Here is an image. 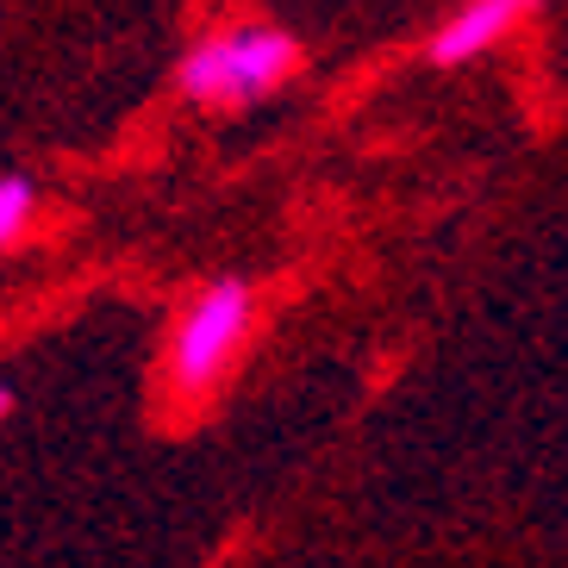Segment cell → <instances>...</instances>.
Wrapping results in <instances>:
<instances>
[{
  "label": "cell",
  "mask_w": 568,
  "mask_h": 568,
  "mask_svg": "<svg viewBox=\"0 0 568 568\" xmlns=\"http://www.w3.org/2000/svg\"><path fill=\"white\" fill-rule=\"evenodd\" d=\"M294 75V38L268 32V26H237V32L206 38L187 57L182 88L194 101H256L268 88H282Z\"/></svg>",
  "instance_id": "6da1fadb"
},
{
  "label": "cell",
  "mask_w": 568,
  "mask_h": 568,
  "mask_svg": "<svg viewBox=\"0 0 568 568\" xmlns=\"http://www.w3.org/2000/svg\"><path fill=\"white\" fill-rule=\"evenodd\" d=\"M26 219H32V182L7 175V182H0V244H13V237L26 232Z\"/></svg>",
  "instance_id": "277c9868"
},
{
  "label": "cell",
  "mask_w": 568,
  "mask_h": 568,
  "mask_svg": "<svg viewBox=\"0 0 568 568\" xmlns=\"http://www.w3.org/2000/svg\"><path fill=\"white\" fill-rule=\"evenodd\" d=\"M525 13H531V0H468L463 13L437 32L432 57L437 63H468V57H481L487 44H500Z\"/></svg>",
  "instance_id": "3957f363"
},
{
  "label": "cell",
  "mask_w": 568,
  "mask_h": 568,
  "mask_svg": "<svg viewBox=\"0 0 568 568\" xmlns=\"http://www.w3.org/2000/svg\"><path fill=\"white\" fill-rule=\"evenodd\" d=\"M0 413H7V394H0Z\"/></svg>",
  "instance_id": "5b68a950"
},
{
  "label": "cell",
  "mask_w": 568,
  "mask_h": 568,
  "mask_svg": "<svg viewBox=\"0 0 568 568\" xmlns=\"http://www.w3.org/2000/svg\"><path fill=\"white\" fill-rule=\"evenodd\" d=\"M251 325V287L244 282H213L201 301L187 306L182 332H175V382L194 394L225 368V356L237 351V337Z\"/></svg>",
  "instance_id": "7a4b0ae2"
}]
</instances>
